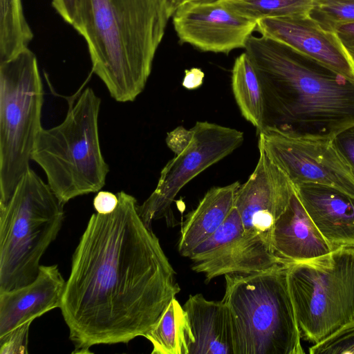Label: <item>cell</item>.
<instances>
[{
  "label": "cell",
  "mask_w": 354,
  "mask_h": 354,
  "mask_svg": "<svg viewBox=\"0 0 354 354\" xmlns=\"http://www.w3.org/2000/svg\"><path fill=\"white\" fill-rule=\"evenodd\" d=\"M272 248L286 264L316 258L333 251L295 189L286 209L274 225Z\"/></svg>",
  "instance_id": "17"
},
{
  "label": "cell",
  "mask_w": 354,
  "mask_h": 354,
  "mask_svg": "<svg viewBox=\"0 0 354 354\" xmlns=\"http://www.w3.org/2000/svg\"><path fill=\"white\" fill-rule=\"evenodd\" d=\"M310 354H354V320L309 348Z\"/></svg>",
  "instance_id": "25"
},
{
  "label": "cell",
  "mask_w": 354,
  "mask_h": 354,
  "mask_svg": "<svg viewBox=\"0 0 354 354\" xmlns=\"http://www.w3.org/2000/svg\"><path fill=\"white\" fill-rule=\"evenodd\" d=\"M225 274L234 354H304L286 275L287 266Z\"/></svg>",
  "instance_id": "4"
},
{
  "label": "cell",
  "mask_w": 354,
  "mask_h": 354,
  "mask_svg": "<svg viewBox=\"0 0 354 354\" xmlns=\"http://www.w3.org/2000/svg\"><path fill=\"white\" fill-rule=\"evenodd\" d=\"M309 16L334 31L338 25L354 22V0H313Z\"/></svg>",
  "instance_id": "24"
},
{
  "label": "cell",
  "mask_w": 354,
  "mask_h": 354,
  "mask_svg": "<svg viewBox=\"0 0 354 354\" xmlns=\"http://www.w3.org/2000/svg\"><path fill=\"white\" fill-rule=\"evenodd\" d=\"M172 22L181 44L225 54L244 48L257 26V22L237 15L220 0L184 5L175 11Z\"/></svg>",
  "instance_id": "12"
},
{
  "label": "cell",
  "mask_w": 354,
  "mask_h": 354,
  "mask_svg": "<svg viewBox=\"0 0 354 354\" xmlns=\"http://www.w3.org/2000/svg\"><path fill=\"white\" fill-rule=\"evenodd\" d=\"M215 0H170L171 6L176 11L178 8L192 3L203 2V1H211Z\"/></svg>",
  "instance_id": "32"
},
{
  "label": "cell",
  "mask_w": 354,
  "mask_h": 354,
  "mask_svg": "<svg viewBox=\"0 0 354 354\" xmlns=\"http://www.w3.org/2000/svg\"><path fill=\"white\" fill-rule=\"evenodd\" d=\"M32 37L21 0H0V62L28 48Z\"/></svg>",
  "instance_id": "22"
},
{
  "label": "cell",
  "mask_w": 354,
  "mask_h": 354,
  "mask_svg": "<svg viewBox=\"0 0 354 354\" xmlns=\"http://www.w3.org/2000/svg\"><path fill=\"white\" fill-rule=\"evenodd\" d=\"M77 0H52V5L63 19L73 26L77 13Z\"/></svg>",
  "instance_id": "29"
},
{
  "label": "cell",
  "mask_w": 354,
  "mask_h": 354,
  "mask_svg": "<svg viewBox=\"0 0 354 354\" xmlns=\"http://www.w3.org/2000/svg\"><path fill=\"white\" fill-rule=\"evenodd\" d=\"M100 98L89 87L81 93L63 122L42 128L31 160L44 170L47 183L62 204L104 187L109 166L102 154L98 116Z\"/></svg>",
  "instance_id": "5"
},
{
  "label": "cell",
  "mask_w": 354,
  "mask_h": 354,
  "mask_svg": "<svg viewBox=\"0 0 354 354\" xmlns=\"http://www.w3.org/2000/svg\"><path fill=\"white\" fill-rule=\"evenodd\" d=\"M240 183L209 189L196 207L189 212L183 221L178 248L179 253L189 257L190 253L212 236L225 222L234 207V199Z\"/></svg>",
  "instance_id": "19"
},
{
  "label": "cell",
  "mask_w": 354,
  "mask_h": 354,
  "mask_svg": "<svg viewBox=\"0 0 354 354\" xmlns=\"http://www.w3.org/2000/svg\"><path fill=\"white\" fill-rule=\"evenodd\" d=\"M334 31L354 58V22L338 25L335 28Z\"/></svg>",
  "instance_id": "30"
},
{
  "label": "cell",
  "mask_w": 354,
  "mask_h": 354,
  "mask_svg": "<svg viewBox=\"0 0 354 354\" xmlns=\"http://www.w3.org/2000/svg\"><path fill=\"white\" fill-rule=\"evenodd\" d=\"M31 323L26 322L0 337V353H28V330Z\"/></svg>",
  "instance_id": "26"
},
{
  "label": "cell",
  "mask_w": 354,
  "mask_h": 354,
  "mask_svg": "<svg viewBox=\"0 0 354 354\" xmlns=\"http://www.w3.org/2000/svg\"><path fill=\"white\" fill-rule=\"evenodd\" d=\"M204 74L198 68H192L185 71L183 86L187 89H194L203 84Z\"/></svg>",
  "instance_id": "31"
},
{
  "label": "cell",
  "mask_w": 354,
  "mask_h": 354,
  "mask_svg": "<svg viewBox=\"0 0 354 354\" xmlns=\"http://www.w3.org/2000/svg\"><path fill=\"white\" fill-rule=\"evenodd\" d=\"M144 337L151 343L152 354H188L192 333L186 312L176 297Z\"/></svg>",
  "instance_id": "21"
},
{
  "label": "cell",
  "mask_w": 354,
  "mask_h": 354,
  "mask_svg": "<svg viewBox=\"0 0 354 354\" xmlns=\"http://www.w3.org/2000/svg\"><path fill=\"white\" fill-rule=\"evenodd\" d=\"M255 31L354 82V58L335 31L323 28L309 15L261 19L257 22Z\"/></svg>",
  "instance_id": "14"
},
{
  "label": "cell",
  "mask_w": 354,
  "mask_h": 354,
  "mask_svg": "<svg viewBox=\"0 0 354 354\" xmlns=\"http://www.w3.org/2000/svg\"><path fill=\"white\" fill-rule=\"evenodd\" d=\"M66 281L57 265L40 266L31 283L0 292V337L60 308Z\"/></svg>",
  "instance_id": "15"
},
{
  "label": "cell",
  "mask_w": 354,
  "mask_h": 354,
  "mask_svg": "<svg viewBox=\"0 0 354 354\" xmlns=\"http://www.w3.org/2000/svg\"><path fill=\"white\" fill-rule=\"evenodd\" d=\"M174 12L170 0H77L73 27L86 42L92 71L117 102L143 91Z\"/></svg>",
  "instance_id": "3"
},
{
  "label": "cell",
  "mask_w": 354,
  "mask_h": 354,
  "mask_svg": "<svg viewBox=\"0 0 354 354\" xmlns=\"http://www.w3.org/2000/svg\"><path fill=\"white\" fill-rule=\"evenodd\" d=\"M244 49L263 89V128L331 140L354 124V82L264 36L252 35Z\"/></svg>",
  "instance_id": "2"
},
{
  "label": "cell",
  "mask_w": 354,
  "mask_h": 354,
  "mask_svg": "<svg viewBox=\"0 0 354 354\" xmlns=\"http://www.w3.org/2000/svg\"><path fill=\"white\" fill-rule=\"evenodd\" d=\"M258 149L257 165L248 180L236 190L234 207L244 232L260 238L272 248L274 225L286 209L294 187L264 150L259 146Z\"/></svg>",
  "instance_id": "13"
},
{
  "label": "cell",
  "mask_w": 354,
  "mask_h": 354,
  "mask_svg": "<svg viewBox=\"0 0 354 354\" xmlns=\"http://www.w3.org/2000/svg\"><path fill=\"white\" fill-rule=\"evenodd\" d=\"M183 308L192 333L188 354H234L231 316L227 305L189 295Z\"/></svg>",
  "instance_id": "18"
},
{
  "label": "cell",
  "mask_w": 354,
  "mask_h": 354,
  "mask_svg": "<svg viewBox=\"0 0 354 354\" xmlns=\"http://www.w3.org/2000/svg\"><path fill=\"white\" fill-rule=\"evenodd\" d=\"M286 275L301 339L317 344L354 320V248L289 263Z\"/></svg>",
  "instance_id": "7"
},
{
  "label": "cell",
  "mask_w": 354,
  "mask_h": 354,
  "mask_svg": "<svg viewBox=\"0 0 354 354\" xmlns=\"http://www.w3.org/2000/svg\"><path fill=\"white\" fill-rule=\"evenodd\" d=\"M332 142L354 173V124L339 132Z\"/></svg>",
  "instance_id": "27"
},
{
  "label": "cell",
  "mask_w": 354,
  "mask_h": 354,
  "mask_svg": "<svg viewBox=\"0 0 354 354\" xmlns=\"http://www.w3.org/2000/svg\"><path fill=\"white\" fill-rule=\"evenodd\" d=\"M191 135L160 171L157 186L138 212L149 227L153 220L170 215L171 205L193 178L241 147L243 133L207 121L197 122Z\"/></svg>",
  "instance_id": "9"
},
{
  "label": "cell",
  "mask_w": 354,
  "mask_h": 354,
  "mask_svg": "<svg viewBox=\"0 0 354 354\" xmlns=\"http://www.w3.org/2000/svg\"><path fill=\"white\" fill-rule=\"evenodd\" d=\"M306 212L332 250L354 248V198L324 185H293Z\"/></svg>",
  "instance_id": "16"
},
{
  "label": "cell",
  "mask_w": 354,
  "mask_h": 354,
  "mask_svg": "<svg viewBox=\"0 0 354 354\" xmlns=\"http://www.w3.org/2000/svg\"><path fill=\"white\" fill-rule=\"evenodd\" d=\"M257 134L258 146L292 185H328L354 198V173L332 140H308L269 127Z\"/></svg>",
  "instance_id": "10"
},
{
  "label": "cell",
  "mask_w": 354,
  "mask_h": 354,
  "mask_svg": "<svg viewBox=\"0 0 354 354\" xmlns=\"http://www.w3.org/2000/svg\"><path fill=\"white\" fill-rule=\"evenodd\" d=\"M64 205L30 168L0 204V292L37 277L41 257L62 228Z\"/></svg>",
  "instance_id": "6"
},
{
  "label": "cell",
  "mask_w": 354,
  "mask_h": 354,
  "mask_svg": "<svg viewBox=\"0 0 354 354\" xmlns=\"http://www.w3.org/2000/svg\"><path fill=\"white\" fill-rule=\"evenodd\" d=\"M192 270L205 281L230 274H252L286 265L259 237L244 232L235 207L221 227L189 254Z\"/></svg>",
  "instance_id": "11"
},
{
  "label": "cell",
  "mask_w": 354,
  "mask_h": 354,
  "mask_svg": "<svg viewBox=\"0 0 354 354\" xmlns=\"http://www.w3.org/2000/svg\"><path fill=\"white\" fill-rule=\"evenodd\" d=\"M231 84L241 115L258 133L263 128L264 97L258 75L245 52L234 61Z\"/></svg>",
  "instance_id": "20"
},
{
  "label": "cell",
  "mask_w": 354,
  "mask_h": 354,
  "mask_svg": "<svg viewBox=\"0 0 354 354\" xmlns=\"http://www.w3.org/2000/svg\"><path fill=\"white\" fill-rule=\"evenodd\" d=\"M117 195L113 212L91 215L73 255L59 308L73 353L144 337L180 291L136 198Z\"/></svg>",
  "instance_id": "1"
},
{
  "label": "cell",
  "mask_w": 354,
  "mask_h": 354,
  "mask_svg": "<svg viewBox=\"0 0 354 354\" xmlns=\"http://www.w3.org/2000/svg\"><path fill=\"white\" fill-rule=\"evenodd\" d=\"M237 15L255 22L308 15L313 0H220Z\"/></svg>",
  "instance_id": "23"
},
{
  "label": "cell",
  "mask_w": 354,
  "mask_h": 354,
  "mask_svg": "<svg viewBox=\"0 0 354 354\" xmlns=\"http://www.w3.org/2000/svg\"><path fill=\"white\" fill-rule=\"evenodd\" d=\"M43 102L37 59L28 48L0 62V204L30 168Z\"/></svg>",
  "instance_id": "8"
},
{
  "label": "cell",
  "mask_w": 354,
  "mask_h": 354,
  "mask_svg": "<svg viewBox=\"0 0 354 354\" xmlns=\"http://www.w3.org/2000/svg\"><path fill=\"white\" fill-rule=\"evenodd\" d=\"M118 204V197L110 192L99 191L93 198V205L97 213L108 214L113 212Z\"/></svg>",
  "instance_id": "28"
}]
</instances>
